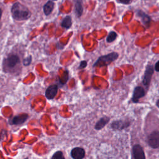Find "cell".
Masks as SVG:
<instances>
[{
    "label": "cell",
    "mask_w": 159,
    "mask_h": 159,
    "mask_svg": "<svg viewBox=\"0 0 159 159\" xmlns=\"http://www.w3.org/2000/svg\"><path fill=\"white\" fill-rule=\"evenodd\" d=\"M20 60L16 54H9L4 58L2 62V68L4 72L16 73L20 71Z\"/></svg>",
    "instance_id": "cell-1"
},
{
    "label": "cell",
    "mask_w": 159,
    "mask_h": 159,
    "mask_svg": "<svg viewBox=\"0 0 159 159\" xmlns=\"http://www.w3.org/2000/svg\"><path fill=\"white\" fill-rule=\"evenodd\" d=\"M11 12L13 19L16 20H27L30 17L28 8L20 2H16L12 6Z\"/></svg>",
    "instance_id": "cell-2"
},
{
    "label": "cell",
    "mask_w": 159,
    "mask_h": 159,
    "mask_svg": "<svg viewBox=\"0 0 159 159\" xmlns=\"http://www.w3.org/2000/svg\"><path fill=\"white\" fill-rule=\"evenodd\" d=\"M119 54L117 52H111L107 55L101 56L93 64V67L107 66L109 64H111L112 61L117 60Z\"/></svg>",
    "instance_id": "cell-3"
},
{
    "label": "cell",
    "mask_w": 159,
    "mask_h": 159,
    "mask_svg": "<svg viewBox=\"0 0 159 159\" xmlns=\"http://www.w3.org/2000/svg\"><path fill=\"white\" fill-rule=\"evenodd\" d=\"M154 70V66L152 64H148L145 67L142 82L143 85L145 87L146 89H148L150 86Z\"/></svg>",
    "instance_id": "cell-4"
},
{
    "label": "cell",
    "mask_w": 159,
    "mask_h": 159,
    "mask_svg": "<svg viewBox=\"0 0 159 159\" xmlns=\"http://www.w3.org/2000/svg\"><path fill=\"white\" fill-rule=\"evenodd\" d=\"M147 142L152 148L155 149L159 148V130L152 131L148 135Z\"/></svg>",
    "instance_id": "cell-5"
},
{
    "label": "cell",
    "mask_w": 159,
    "mask_h": 159,
    "mask_svg": "<svg viewBox=\"0 0 159 159\" xmlns=\"http://www.w3.org/2000/svg\"><path fill=\"white\" fill-rule=\"evenodd\" d=\"M131 159H145L143 147L140 144H135L132 148Z\"/></svg>",
    "instance_id": "cell-6"
},
{
    "label": "cell",
    "mask_w": 159,
    "mask_h": 159,
    "mask_svg": "<svg viewBox=\"0 0 159 159\" xmlns=\"http://www.w3.org/2000/svg\"><path fill=\"white\" fill-rule=\"evenodd\" d=\"M130 122L127 120H114L110 125L111 128L113 130H122L129 127Z\"/></svg>",
    "instance_id": "cell-7"
},
{
    "label": "cell",
    "mask_w": 159,
    "mask_h": 159,
    "mask_svg": "<svg viewBox=\"0 0 159 159\" xmlns=\"http://www.w3.org/2000/svg\"><path fill=\"white\" fill-rule=\"evenodd\" d=\"M146 92L145 89L140 86H137L135 87L132 93V101L134 103H137L139 101V99L142 98L145 96Z\"/></svg>",
    "instance_id": "cell-8"
},
{
    "label": "cell",
    "mask_w": 159,
    "mask_h": 159,
    "mask_svg": "<svg viewBox=\"0 0 159 159\" xmlns=\"http://www.w3.org/2000/svg\"><path fill=\"white\" fill-rule=\"evenodd\" d=\"M136 15L140 19L142 23L146 28H148L150 27L152 18L148 14L141 9H138L136 11Z\"/></svg>",
    "instance_id": "cell-9"
},
{
    "label": "cell",
    "mask_w": 159,
    "mask_h": 159,
    "mask_svg": "<svg viewBox=\"0 0 159 159\" xmlns=\"http://www.w3.org/2000/svg\"><path fill=\"white\" fill-rule=\"evenodd\" d=\"M29 115L27 114H20L16 115L14 116L12 118H11L9 123L11 125H21L25 122V121L28 119Z\"/></svg>",
    "instance_id": "cell-10"
},
{
    "label": "cell",
    "mask_w": 159,
    "mask_h": 159,
    "mask_svg": "<svg viewBox=\"0 0 159 159\" xmlns=\"http://www.w3.org/2000/svg\"><path fill=\"white\" fill-rule=\"evenodd\" d=\"M58 85L56 84L50 85L45 90V96L48 100L53 99L55 98L58 93Z\"/></svg>",
    "instance_id": "cell-11"
},
{
    "label": "cell",
    "mask_w": 159,
    "mask_h": 159,
    "mask_svg": "<svg viewBox=\"0 0 159 159\" xmlns=\"http://www.w3.org/2000/svg\"><path fill=\"white\" fill-rule=\"evenodd\" d=\"M70 155L73 159H83L85 157L86 152L83 148L77 147L71 150Z\"/></svg>",
    "instance_id": "cell-12"
},
{
    "label": "cell",
    "mask_w": 159,
    "mask_h": 159,
    "mask_svg": "<svg viewBox=\"0 0 159 159\" xmlns=\"http://www.w3.org/2000/svg\"><path fill=\"white\" fill-rule=\"evenodd\" d=\"M110 117L108 116H103L101 118H100L96 124L94 125V129L96 130H100L102 129H103L109 122Z\"/></svg>",
    "instance_id": "cell-13"
},
{
    "label": "cell",
    "mask_w": 159,
    "mask_h": 159,
    "mask_svg": "<svg viewBox=\"0 0 159 159\" xmlns=\"http://www.w3.org/2000/svg\"><path fill=\"white\" fill-rule=\"evenodd\" d=\"M75 13L77 17H80L83 12V1L82 0H75Z\"/></svg>",
    "instance_id": "cell-14"
},
{
    "label": "cell",
    "mask_w": 159,
    "mask_h": 159,
    "mask_svg": "<svg viewBox=\"0 0 159 159\" xmlns=\"http://www.w3.org/2000/svg\"><path fill=\"white\" fill-rule=\"evenodd\" d=\"M55 6V4L53 2V1L49 0L43 6V13L45 14V15L46 16H48L50 15L52 12Z\"/></svg>",
    "instance_id": "cell-15"
},
{
    "label": "cell",
    "mask_w": 159,
    "mask_h": 159,
    "mask_svg": "<svg viewBox=\"0 0 159 159\" xmlns=\"http://www.w3.org/2000/svg\"><path fill=\"white\" fill-rule=\"evenodd\" d=\"M71 25H72V20H71V17L70 16H65L61 22V27H63L66 29H70Z\"/></svg>",
    "instance_id": "cell-16"
},
{
    "label": "cell",
    "mask_w": 159,
    "mask_h": 159,
    "mask_svg": "<svg viewBox=\"0 0 159 159\" xmlns=\"http://www.w3.org/2000/svg\"><path fill=\"white\" fill-rule=\"evenodd\" d=\"M117 37V34L116 32L114 31H111L107 37V39H106V41L108 42V43H111L112 42H114L116 38Z\"/></svg>",
    "instance_id": "cell-17"
},
{
    "label": "cell",
    "mask_w": 159,
    "mask_h": 159,
    "mask_svg": "<svg viewBox=\"0 0 159 159\" xmlns=\"http://www.w3.org/2000/svg\"><path fill=\"white\" fill-rule=\"evenodd\" d=\"M51 159H65L63 153L61 150L55 152L51 157Z\"/></svg>",
    "instance_id": "cell-18"
},
{
    "label": "cell",
    "mask_w": 159,
    "mask_h": 159,
    "mask_svg": "<svg viewBox=\"0 0 159 159\" xmlns=\"http://www.w3.org/2000/svg\"><path fill=\"white\" fill-rule=\"evenodd\" d=\"M32 56L31 55H29V56L27 57L26 58H25L23 60V61H22L23 65L25 66H27L30 65V64L32 62Z\"/></svg>",
    "instance_id": "cell-19"
},
{
    "label": "cell",
    "mask_w": 159,
    "mask_h": 159,
    "mask_svg": "<svg viewBox=\"0 0 159 159\" xmlns=\"http://www.w3.org/2000/svg\"><path fill=\"white\" fill-rule=\"evenodd\" d=\"M87 66V61L86 60H82L80 63V65H79V67L78 68L80 69H83L84 68H86Z\"/></svg>",
    "instance_id": "cell-20"
},
{
    "label": "cell",
    "mask_w": 159,
    "mask_h": 159,
    "mask_svg": "<svg viewBox=\"0 0 159 159\" xmlns=\"http://www.w3.org/2000/svg\"><path fill=\"white\" fill-rule=\"evenodd\" d=\"M132 0H117V1L121 4H129L132 2Z\"/></svg>",
    "instance_id": "cell-21"
},
{
    "label": "cell",
    "mask_w": 159,
    "mask_h": 159,
    "mask_svg": "<svg viewBox=\"0 0 159 159\" xmlns=\"http://www.w3.org/2000/svg\"><path fill=\"white\" fill-rule=\"evenodd\" d=\"M154 69H155V71H156L157 72H159V60H158L155 65H154Z\"/></svg>",
    "instance_id": "cell-22"
},
{
    "label": "cell",
    "mask_w": 159,
    "mask_h": 159,
    "mask_svg": "<svg viewBox=\"0 0 159 159\" xmlns=\"http://www.w3.org/2000/svg\"><path fill=\"white\" fill-rule=\"evenodd\" d=\"M156 106L158 108H159V99L156 101Z\"/></svg>",
    "instance_id": "cell-23"
},
{
    "label": "cell",
    "mask_w": 159,
    "mask_h": 159,
    "mask_svg": "<svg viewBox=\"0 0 159 159\" xmlns=\"http://www.w3.org/2000/svg\"><path fill=\"white\" fill-rule=\"evenodd\" d=\"M24 159H29V158H28V157H27V158H24Z\"/></svg>",
    "instance_id": "cell-24"
},
{
    "label": "cell",
    "mask_w": 159,
    "mask_h": 159,
    "mask_svg": "<svg viewBox=\"0 0 159 159\" xmlns=\"http://www.w3.org/2000/svg\"><path fill=\"white\" fill-rule=\"evenodd\" d=\"M55 1H57V0H55Z\"/></svg>",
    "instance_id": "cell-25"
},
{
    "label": "cell",
    "mask_w": 159,
    "mask_h": 159,
    "mask_svg": "<svg viewBox=\"0 0 159 159\" xmlns=\"http://www.w3.org/2000/svg\"><path fill=\"white\" fill-rule=\"evenodd\" d=\"M145 1H146V0H145Z\"/></svg>",
    "instance_id": "cell-26"
}]
</instances>
